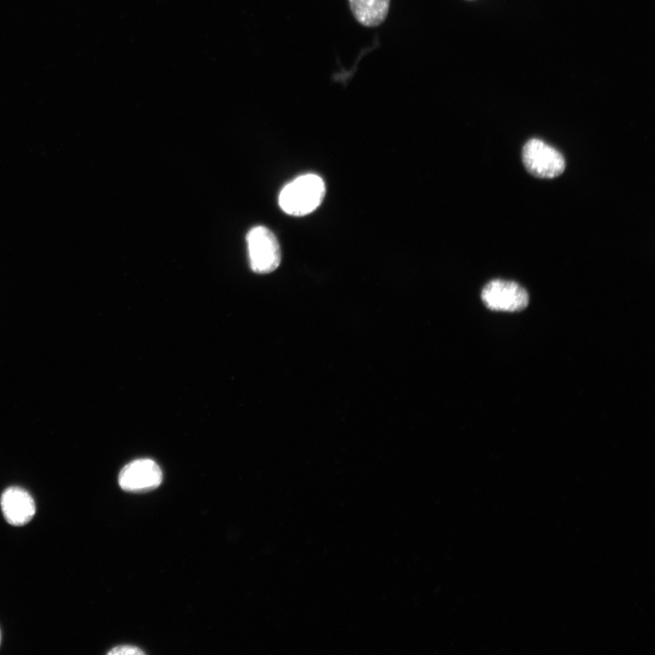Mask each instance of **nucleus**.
<instances>
[{"instance_id": "nucleus-1", "label": "nucleus", "mask_w": 655, "mask_h": 655, "mask_svg": "<svg viewBox=\"0 0 655 655\" xmlns=\"http://www.w3.org/2000/svg\"><path fill=\"white\" fill-rule=\"evenodd\" d=\"M325 192V183L319 176L305 174L283 187L278 204L285 213L302 217L313 212L321 204Z\"/></svg>"}, {"instance_id": "nucleus-9", "label": "nucleus", "mask_w": 655, "mask_h": 655, "mask_svg": "<svg viewBox=\"0 0 655 655\" xmlns=\"http://www.w3.org/2000/svg\"><path fill=\"white\" fill-rule=\"evenodd\" d=\"M0 643H1V631H0Z\"/></svg>"}, {"instance_id": "nucleus-7", "label": "nucleus", "mask_w": 655, "mask_h": 655, "mask_svg": "<svg viewBox=\"0 0 655 655\" xmlns=\"http://www.w3.org/2000/svg\"><path fill=\"white\" fill-rule=\"evenodd\" d=\"M356 20L365 26H377L386 19L390 0H348Z\"/></svg>"}, {"instance_id": "nucleus-3", "label": "nucleus", "mask_w": 655, "mask_h": 655, "mask_svg": "<svg viewBox=\"0 0 655 655\" xmlns=\"http://www.w3.org/2000/svg\"><path fill=\"white\" fill-rule=\"evenodd\" d=\"M249 262L257 274H267L281 261V250L274 233L264 226L253 227L247 236Z\"/></svg>"}, {"instance_id": "nucleus-2", "label": "nucleus", "mask_w": 655, "mask_h": 655, "mask_svg": "<svg viewBox=\"0 0 655 655\" xmlns=\"http://www.w3.org/2000/svg\"><path fill=\"white\" fill-rule=\"evenodd\" d=\"M522 162L527 171L539 178L557 177L566 167L561 153L538 138H531L523 146Z\"/></svg>"}, {"instance_id": "nucleus-6", "label": "nucleus", "mask_w": 655, "mask_h": 655, "mask_svg": "<svg viewBox=\"0 0 655 655\" xmlns=\"http://www.w3.org/2000/svg\"><path fill=\"white\" fill-rule=\"evenodd\" d=\"M1 508L5 520L15 526L26 524L35 513L34 499L20 487H10L3 492Z\"/></svg>"}, {"instance_id": "nucleus-8", "label": "nucleus", "mask_w": 655, "mask_h": 655, "mask_svg": "<svg viewBox=\"0 0 655 655\" xmlns=\"http://www.w3.org/2000/svg\"><path fill=\"white\" fill-rule=\"evenodd\" d=\"M108 655H141L145 654V651L140 650L137 647L135 646H128V645H123V646H117L113 648L111 650L107 652Z\"/></svg>"}, {"instance_id": "nucleus-4", "label": "nucleus", "mask_w": 655, "mask_h": 655, "mask_svg": "<svg viewBox=\"0 0 655 655\" xmlns=\"http://www.w3.org/2000/svg\"><path fill=\"white\" fill-rule=\"evenodd\" d=\"M481 300L492 311L518 312L527 307L529 297L527 290L514 281L493 279L482 288Z\"/></svg>"}, {"instance_id": "nucleus-5", "label": "nucleus", "mask_w": 655, "mask_h": 655, "mask_svg": "<svg viewBox=\"0 0 655 655\" xmlns=\"http://www.w3.org/2000/svg\"><path fill=\"white\" fill-rule=\"evenodd\" d=\"M162 482V471L152 459H136L120 470L118 483L129 492H146L157 488Z\"/></svg>"}]
</instances>
